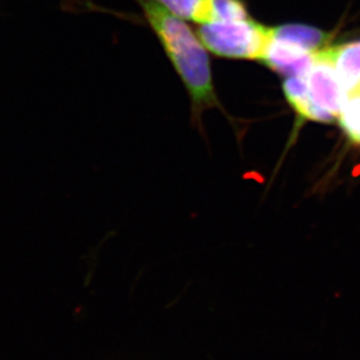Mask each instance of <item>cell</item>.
Instances as JSON below:
<instances>
[{"mask_svg":"<svg viewBox=\"0 0 360 360\" xmlns=\"http://www.w3.org/2000/svg\"><path fill=\"white\" fill-rule=\"evenodd\" d=\"M300 77L304 80L307 107L302 121L329 122L340 116L347 101L328 47L316 54L311 66Z\"/></svg>","mask_w":360,"mask_h":360,"instance_id":"obj_3","label":"cell"},{"mask_svg":"<svg viewBox=\"0 0 360 360\" xmlns=\"http://www.w3.org/2000/svg\"><path fill=\"white\" fill-rule=\"evenodd\" d=\"M160 6L170 11L188 22L195 25L211 21L213 13V0H155Z\"/></svg>","mask_w":360,"mask_h":360,"instance_id":"obj_5","label":"cell"},{"mask_svg":"<svg viewBox=\"0 0 360 360\" xmlns=\"http://www.w3.org/2000/svg\"><path fill=\"white\" fill-rule=\"evenodd\" d=\"M328 53L347 96L360 91V41L328 47Z\"/></svg>","mask_w":360,"mask_h":360,"instance_id":"obj_4","label":"cell"},{"mask_svg":"<svg viewBox=\"0 0 360 360\" xmlns=\"http://www.w3.org/2000/svg\"><path fill=\"white\" fill-rule=\"evenodd\" d=\"M338 117L340 127L349 139L360 144V91L347 97Z\"/></svg>","mask_w":360,"mask_h":360,"instance_id":"obj_6","label":"cell"},{"mask_svg":"<svg viewBox=\"0 0 360 360\" xmlns=\"http://www.w3.org/2000/svg\"><path fill=\"white\" fill-rule=\"evenodd\" d=\"M271 28L250 15L197 25L195 31L213 56L261 63L269 44Z\"/></svg>","mask_w":360,"mask_h":360,"instance_id":"obj_2","label":"cell"},{"mask_svg":"<svg viewBox=\"0 0 360 360\" xmlns=\"http://www.w3.org/2000/svg\"><path fill=\"white\" fill-rule=\"evenodd\" d=\"M150 28L177 72L192 104V117L200 121L205 110L221 108L215 94L210 53L188 21L171 13L155 0H136Z\"/></svg>","mask_w":360,"mask_h":360,"instance_id":"obj_1","label":"cell"}]
</instances>
